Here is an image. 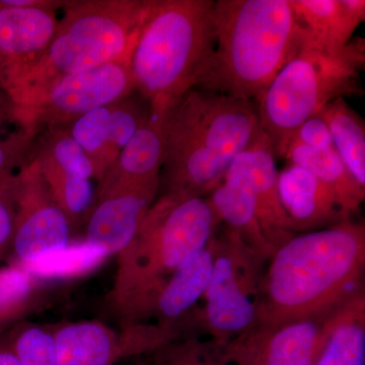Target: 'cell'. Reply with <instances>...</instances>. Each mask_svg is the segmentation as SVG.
Returning <instances> with one entry per match:
<instances>
[{"label": "cell", "instance_id": "6da1fadb", "mask_svg": "<svg viewBox=\"0 0 365 365\" xmlns=\"http://www.w3.org/2000/svg\"><path fill=\"white\" fill-rule=\"evenodd\" d=\"M268 262L256 323L278 325L331 313L364 292V225L352 220L295 235Z\"/></svg>", "mask_w": 365, "mask_h": 365}, {"label": "cell", "instance_id": "7a4b0ae2", "mask_svg": "<svg viewBox=\"0 0 365 365\" xmlns=\"http://www.w3.org/2000/svg\"><path fill=\"white\" fill-rule=\"evenodd\" d=\"M262 132L253 101L189 91L165 118L160 194L207 196Z\"/></svg>", "mask_w": 365, "mask_h": 365}, {"label": "cell", "instance_id": "3957f363", "mask_svg": "<svg viewBox=\"0 0 365 365\" xmlns=\"http://www.w3.org/2000/svg\"><path fill=\"white\" fill-rule=\"evenodd\" d=\"M215 50L213 0H150L130 57L134 88L167 112L200 88Z\"/></svg>", "mask_w": 365, "mask_h": 365}, {"label": "cell", "instance_id": "277c9868", "mask_svg": "<svg viewBox=\"0 0 365 365\" xmlns=\"http://www.w3.org/2000/svg\"><path fill=\"white\" fill-rule=\"evenodd\" d=\"M215 50L200 88L256 103L302 48L289 0H216Z\"/></svg>", "mask_w": 365, "mask_h": 365}, {"label": "cell", "instance_id": "5b68a950", "mask_svg": "<svg viewBox=\"0 0 365 365\" xmlns=\"http://www.w3.org/2000/svg\"><path fill=\"white\" fill-rule=\"evenodd\" d=\"M217 227L206 197L160 194L135 237L117 255L116 275L107 299L120 325L206 248Z\"/></svg>", "mask_w": 365, "mask_h": 365}, {"label": "cell", "instance_id": "8992f818", "mask_svg": "<svg viewBox=\"0 0 365 365\" xmlns=\"http://www.w3.org/2000/svg\"><path fill=\"white\" fill-rule=\"evenodd\" d=\"M150 6V0L67 1L43 58L6 91L14 107L57 79L130 54Z\"/></svg>", "mask_w": 365, "mask_h": 365}, {"label": "cell", "instance_id": "52a82bcc", "mask_svg": "<svg viewBox=\"0 0 365 365\" xmlns=\"http://www.w3.org/2000/svg\"><path fill=\"white\" fill-rule=\"evenodd\" d=\"M365 41L336 50L302 46L257 101L261 129L283 158L294 132L336 98L364 95Z\"/></svg>", "mask_w": 365, "mask_h": 365}, {"label": "cell", "instance_id": "ba28073f", "mask_svg": "<svg viewBox=\"0 0 365 365\" xmlns=\"http://www.w3.org/2000/svg\"><path fill=\"white\" fill-rule=\"evenodd\" d=\"M266 262L227 228L222 235L215 232L212 273L201 299L203 307L187 318L189 335L205 334L218 346L251 328L257 321Z\"/></svg>", "mask_w": 365, "mask_h": 365}, {"label": "cell", "instance_id": "9c48e42d", "mask_svg": "<svg viewBox=\"0 0 365 365\" xmlns=\"http://www.w3.org/2000/svg\"><path fill=\"white\" fill-rule=\"evenodd\" d=\"M130 57L131 53L110 63L53 81L30 102L14 108L16 124L40 131L62 126L127 97L135 91Z\"/></svg>", "mask_w": 365, "mask_h": 365}, {"label": "cell", "instance_id": "30bf717a", "mask_svg": "<svg viewBox=\"0 0 365 365\" xmlns=\"http://www.w3.org/2000/svg\"><path fill=\"white\" fill-rule=\"evenodd\" d=\"M348 302L336 311L314 318L278 325L255 323L225 344L212 345L227 365H314Z\"/></svg>", "mask_w": 365, "mask_h": 365}, {"label": "cell", "instance_id": "8fae6325", "mask_svg": "<svg viewBox=\"0 0 365 365\" xmlns=\"http://www.w3.org/2000/svg\"><path fill=\"white\" fill-rule=\"evenodd\" d=\"M57 365H118L182 338L179 329L153 323L113 328L100 321L69 322L52 327Z\"/></svg>", "mask_w": 365, "mask_h": 365}, {"label": "cell", "instance_id": "7c38bea8", "mask_svg": "<svg viewBox=\"0 0 365 365\" xmlns=\"http://www.w3.org/2000/svg\"><path fill=\"white\" fill-rule=\"evenodd\" d=\"M13 199V263L26 266L71 244L74 235L68 218L55 201L32 155L19 172Z\"/></svg>", "mask_w": 365, "mask_h": 365}, {"label": "cell", "instance_id": "4fadbf2b", "mask_svg": "<svg viewBox=\"0 0 365 365\" xmlns=\"http://www.w3.org/2000/svg\"><path fill=\"white\" fill-rule=\"evenodd\" d=\"M67 1L0 0V86L9 90L43 58Z\"/></svg>", "mask_w": 365, "mask_h": 365}, {"label": "cell", "instance_id": "5bb4252c", "mask_svg": "<svg viewBox=\"0 0 365 365\" xmlns=\"http://www.w3.org/2000/svg\"><path fill=\"white\" fill-rule=\"evenodd\" d=\"M158 194L160 184L97 192L85 225V242L109 257L117 256L135 237Z\"/></svg>", "mask_w": 365, "mask_h": 365}, {"label": "cell", "instance_id": "9a60e30c", "mask_svg": "<svg viewBox=\"0 0 365 365\" xmlns=\"http://www.w3.org/2000/svg\"><path fill=\"white\" fill-rule=\"evenodd\" d=\"M213 237L206 248L144 300L125 325L158 324L179 329L185 336L182 323L202 299L210 281L213 267Z\"/></svg>", "mask_w": 365, "mask_h": 365}, {"label": "cell", "instance_id": "2e32d148", "mask_svg": "<svg viewBox=\"0 0 365 365\" xmlns=\"http://www.w3.org/2000/svg\"><path fill=\"white\" fill-rule=\"evenodd\" d=\"M276 158L270 138L262 132L230 167L241 175L251 189L264 235L274 252L295 235L281 205Z\"/></svg>", "mask_w": 365, "mask_h": 365}, {"label": "cell", "instance_id": "e0dca14e", "mask_svg": "<svg viewBox=\"0 0 365 365\" xmlns=\"http://www.w3.org/2000/svg\"><path fill=\"white\" fill-rule=\"evenodd\" d=\"M281 205L294 234L314 232L352 220L337 196L318 178L299 165L288 163L279 172Z\"/></svg>", "mask_w": 365, "mask_h": 365}, {"label": "cell", "instance_id": "ac0fdd59", "mask_svg": "<svg viewBox=\"0 0 365 365\" xmlns=\"http://www.w3.org/2000/svg\"><path fill=\"white\" fill-rule=\"evenodd\" d=\"M170 111V110H169ZM150 108L145 123L120 151L97 192L123 186L160 184L165 160V124L168 112Z\"/></svg>", "mask_w": 365, "mask_h": 365}, {"label": "cell", "instance_id": "d6986e66", "mask_svg": "<svg viewBox=\"0 0 365 365\" xmlns=\"http://www.w3.org/2000/svg\"><path fill=\"white\" fill-rule=\"evenodd\" d=\"M206 199L218 227L225 225V228L239 235L255 253L268 262L274 250L264 235L253 193L241 175L228 169L222 181Z\"/></svg>", "mask_w": 365, "mask_h": 365}, {"label": "cell", "instance_id": "ffe728a7", "mask_svg": "<svg viewBox=\"0 0 365 365\" xmlns=\"http://www.w3.org/2000/svg\"><path fill=\"white\" fill-rule=\"evenodd\" d=\"M302 29V46L336 50L352 40L361 21L345 11L340 0H289Z\"/></svg>", "mask_w": 365, "mask_h": 365}, {"label": "cell", "instance_id": "44dd1931", "mask_svg": "<svg viewBox=\"0 0 365 365\" xmlns=\"http://www.w3.org/2000/svg\"><path fill=\"white\" fill-rule=\"evenodd\" d=\"M290 165H299L311 172L339 199L346 212L352 217L359 212L365 199V188L353 179L336 150H318L297 143H290L285 153Z\"/></svg>", "mask_w": 365, "mask_h": 365}, {"label": "cell", "instance_id": "7402d4cb", "mask_svg": "<svg viewBox=\"0 0 365 365\" xmlns=\"http://www.w3.org/2000/svg\"><path fill=\"white\" fill-rule=\"evenodd\" d=\"M332 135L336 153L355 182L365 188V123L344 98H336L319 112Z\"/></svg>", "mask_w": 365, "mask_h": 365}, {"label": "cell", "instance_id": "603a6c76", "mask_svg": "<svg viewBox=\"0 0 365 365\" xmlns=\"http://www.w3.org/2000/svg\"><path fill=\"white\" fill-rule=\"evenodd\" d=\"M43 280L16 263L0 267V337L42 304Z\"/></svg>", "mask_w": 365, "mask_h": 365}, {"label": "cell", "instance_id": "cb8c5ba5", "mask_svg": "<svg viewBox=\"0 0 365 365\" xmlns=\"http://www.w3.org/2000/svg\"><path fill=\"white\" fill-rule=\"evenodd\" d=\"M314 365H365V295L353 297Z\"/></svg>", "mask_w": 365, "mask_h": 365}, {"label": "cell", "instance_id": "d4e9b609", "mask_svg": "<svg viewBox=\"0 0 365 365\" xmlns=\"http://www.w3.org/2000/svg\"><path fill=\"white\" fill-rule=\"evenodd\" d=\"M37 163L55 201L68 218L73 235L78 234L85 227L95 205L97 188L93 186V181L53 167L49 163L38 160Z\"/></svg>", "mask_w": 365, "mask_h": 365}, {"label": "cell", "instance_id": "484cf974", "mask_svg": "<svg viewBox=\"0 0 365 365\" xmlns=\"http://www.w3.org/2000/svg\"><path fill=\"white\" fill-rule=\"evenodd\" d=\"M110 113L111 105L105 106L62 125L90 158L98 185L116 160L110 144Z\"/></svg>", "mask_w": 365, "mask_h": 365}, {"label": "cell", "instance_id": "4316f807", "mask_svg": "<svg viewBox=\"0 0 365 365\" xmlns=\"http://www.w3.org/2000/svg\"><path fill=\"white\" fill-rule=\"evenodd\" d=\"M32 157L38 162L96 181L93 163L64 126L42 129L36 137Z\"/></svg>", "mask_w": 365, "mask_h": 365}, {"label": "cell", "instance_id": "83f0119b", "mask_svg": "<svg viewBox=\"0 0 365 365\" xmlns=\"http://www.w3.org/2000/svg\"><path fill=\"white\" fill-rule=\"evenodd\" d=\"M108 257L102 250L83 241L42 255L23 267L40 280L59 279L88 272Z\"/></svg>", "mask_w": 365, "mask_h": 365}, {"label": "cell", "instance_id": "f1b7e54d", "mask_svg": "<svg viewBox=\"0 0 365 365\" xmlns=\"http://www.w3.org/2000/svg\"><path fill=\"white\" fill-rule=\"evenodd\" d=\"M20 365H57L52 328L21 322L2 335Z\"/></svg>", "mask_w": 365, "mask_h": 365}, {"label": "cell", "instance_id": "f546056e", "mask_svg": "<svg viewBox=\"0 0 365 365\" xmlns=\"http://www.w3.org/2000/svg\"><path fill=\"white\" fill-rule=\"evenodd\" d=\"M136 365H227L220 359L210 341L186 336L160 346L137 359Z\"/></svg>", "mask_w": 365, "mask_h": 365}, {"label": "cell", "instance_id": "4dcf8cb0", "mask_svg": "<svg viewBox=\"0 0 365 365\" xmlns=\"http://www.w3.org/2000/svg\"><path fill=\"white\" fill-rule=\"evenodd\" d=\"M39 132L33 127H19L0 139V196L14 198L19 172L30 160Z\"/></svg>", "mask_w": 365, "mask_h": 365}, {"label": "cell", "instance_id": "1f68e13d", "mask_svg": "<svg viewBox=\"0 0 365 365\" xmlns=\"http://www.w3.org/2000/svg\"><path fill=\"white\" fill-rule=\"evenodd\" d=\"M150 114V103L136 91L111 105L110 144L115 158L145 123Z\"/></svg>", "mask_w": 365, "mask_h": 365}, {"label": "cell", "instance_id": "d6a6232c", "mask_svg": "<svg viewBox=\"0 0 365 365\" xmlns=\"http://www.w3.org/2000/svg\"><path fill=\"white\" fill-rule=\"evenodd\" d=\"M292 143L314 150H335L330 129L319 113L300 125L299 129L294 132L290 143Z\"/></svg>", "mask_w": 365, "mask_h": 365}, {"label": "cell", "instance_id": "836d02e7", "mask_svg": "<svg viewBox=\"0 0 365 365\" xmlns=\"http://www.w3.org/2000/svg\"><path fill=\"white\" fill-rule=\"evenodd\" d=\"M16 212L13 198L0 196V261L13 247Z\"/></svg>", "mask_w": 365, "mask_h": 365}, {"label": "cell", "instance_id": "e575fe53", "mask_svg": "<svg viewBox=\"0 0 365 365\" xmlns=\"http://www.w3.org/2000/svg\"><path fill=\"white\" fill-rule=\"evenodd\" d=\"M0 365H20L4 337H0Z\"/></svg>", "mask_w": 365, "mask_h": 365}, {"label": "cell", "instance_id": "d590c367", "mask_svg": "<svg viewBox=\"0 0 365 365\" xmlns=\"http://www.w3.org/2000/svg\"><path fill=\"white\" fill-rule=\"evenodd\" d=\"M14 107L13 101L6 95V91L0 88V109H9V108Z\"/></svg>", "mask_w": 365, "mask_h": 365}, {"label": "cell", "instance_id": "8d00e7d4", "mask_svg": "<svg viewBox=\"0 0 365 365\" xmlns=\"http://www.w3.org/2000/svg\"><path fill=\"white\" fill-rule=\"evenodd\" d=\"M128 362L129 361L123 362V364H118V365H132V364H129ZM133 365H136V364H133Z\"/></svg>", "mask_w": 365, "mask_h": 365}, {"label": "cell", "instance_id": "74e56055", "mask_svg": "<svg viewBox=\"0 0 365 365\" xmlns=\"http://www.w3.org/2000/svg\"><path fill=\"white\" fill-rule=\"evenodd\" d=\"M0 88H1V86H0Z\"/></svg>", "mask_w": 365, "mask_h": 365}]
</instances>
